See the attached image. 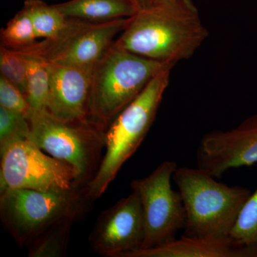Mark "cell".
Listing matches in <instances>:
<instances>
[{"label": "cell", "instance_id": "6da1fadb", "mask_svg": "<svg viewBox=\"0 0 257 257\" xmlns=\"http://www.w3.org/2000/svg\"><path fill=\"white\" fill-rule=\"evenodd\" d=\"M209 35L192 0H169L139 10L114 45L150 60H188Z\"/></svg>", "mask_w": 257, "mask_h": 257}, {"label": "cell", "instance_id": "7a4b0ae2", "mask_svg": "<svg viewBox=\"0 0 257 257\" xmlns=\"http://www.w3.org/2000/svg\"><path fill=\"white\" fill-rule=\"evenodd\" d=\"M185 207L184 235L190 237H229L249 189L229 186L199 167H178L173 175Z\"/></svg>", "mask_w": 257, "mask_h": 257}, {"label": "cell", "instance_id": "3957f363", "mask_svg": "<svg viewBox=\"0 0 257 257\" xmlns=\"http://www.w3.org/2000/svg\"><path fill=\"white\" fill-rule=\"evenodd\" d=\"M174 67L113 44L93 66L89 104L91 119L107 128L157 74Z\"/></svg>", "mask_w": 257, "mask_h": 257}, {"label": "cell", "instance_id": "277c9868", "mask_svg": "<svg viewBox=\"0 0 257 257\" xmlns=\"http://www.w3.org/2000/svg\"><path fill=\"white\" fill-rule=\"evenodd\" d=\"M171 70L167 69L157 74L106 128L105 155L94 178L86 188L91 201L105 192L121 167L146 138L170 84Z\"/></svg>", "mask_w": 257, "mask_h": 257}, {"label": "cell", "instance_id": "5b68a950", "mask_svg": "<svg viewBox=\"0 0 257 257\" xmlns=\"http://www.w3.org/2000/svg\"><path fill=\"white\" fill-rule=\"evenodd\" d=\"M30 140L39 148L72 166L79 184L87 187L100 165L106 128L92 119L66 121L47 109L32 111Z\"/></svg>", "mask_w": 257, "mask_h": 257}, {"label": "cell", "instance_id": "8992f818", "mask_svg": "<svg viewBox=\"0 0 257 257\" xmlns=\"http://www.w3.org/2000/svg\"><path fill=\"white\" fill-rule=\"evenodd\" d=\"M90 201L86 187L52 192L5 188L0 189V217L16 242L28 246L56 221L82 215Z\"/></svg>", "mask_w": 257, "mask_h": 257}, {"label": "cell", "instance_id": "52a82bcc", "mask_svg": "<svg viewBox=\"0 0 257 257\" xmlns=\"http://www.w3.org/2000/svg\"><path fill=\"white\" fill-rule=\"evenodd\" d=\"M130 21V18L107 22L67 18L55 36L19 52L61 65L93 66L112 46L115 37L124 31Z\"/></svg>", "mask_w": 257, "mask_h": 257}, {"label": "cell", "instance_id": "ba28073f", "mask_svg": "<svg viewBox=\"0 0 257 257\" xmlns=\"http://www.w3.org/2000/svg\"><path fill=\"white\" fill-rule=\"evenodd\" d=\"M177 168L175 162L165 161L150 175L130 183L141 202L145 219V239L140 248L170 243L185 227L187 214L183 200L179 191L172 187Z\"/></svg>", "mask_w": 257, "mask_h": 257}, {"label": "cell", "instance_id": "9c48e42d", "mask_svg": "<svg viewBox=\"0 0 257 257\" xmlns=\"http://www.w3.org/2000/svg\"><path fill=\"white\" fill-rule=\"evenodd\" d=\"M42 151L30 140H25L0 152V189L52 192L85 187L79 184L72 166Z\"/></svg>", "mask_w": 257, "mask_h": 257}, {"label": "cell", "instance_id": "30bf717a", "mask_svg": "<svg viewBox=\"0 0 257 257\" xmlns=\"http://www.w3.org/2000/svg\"><path fill=\"white\" fill-rule=\"evenodd\" d=\"M145 231L143 207L133 192L101 213L88 241L101 256L121 257L142 247Z\"/></svg>", "mask_w": 257, "mask_h": 257}, {"label": "cell", "instance_id": "8fae6325", "mask_svg": "<svg viewBox=\"0 0 257 257\" xmlns=\"http://www.w3.org/2000/svg\"><path fill=\"white\" fill-rule=\"evenodd\" d=\"M197 167L216 178L230 169L257 163V114L229 130L206 134L197 150Z\"/></svg>", "mask_w": 257, "mask_h": 257}, {"label": "cell", "instance_id": "7c38bea8", "mask_svg": "<svg viewBox=\"0 0 257 257\" xmlns=\"http://www.w3.org/2000/svg\"><path fill=\"white\" fill-rule=\"evenodd\" d=\"M45 62L50 74L47 110L66 121L91 119L89 104L94 65L71 67Z\"/></svg>", "mask_w": 257, "mask_h": 257}, {"label": "cell", "instance_id": "4fadbf2b", "mask_svg": "<svg viewBox=\"0 0 257 257\" xmlns=\"http://www.w3.org/2000/svg\"><path fill=\"white\" fill-rule=\"evenodd\" d=\"M121 257H257V248L239 244L229 236L215 239L183 235L166 244L140 248Z\"/></svg>", "mask_w": 257, "mask_h": 257}, {"label": "cell", "instance_id": "5bb4252c", "mask_svg": "<svg viewBox=\"0 0 257 257\" xmlns=\"http://www.w3.org/2000/svg\"><path fill=\"white\" fill-rule=\"evenodd\" d=\"M55 6L66 18L90 22L131 18L138 12L132 0H69Z\"/></svg>", "mask_w": 257, "mask_h": 257}, {"label": "cell", "instance_id": "9a60e30c", "mask_svg": "<svg viewBox=\"0 0 257 257\" xmlns=\"http://www.w3.org/2000/svg\"><path fill=\"white\" fill-rule=\"evenodd\" d=\"M77 214L65 216L29 243L28 256L62 257L67 252L71 228L79 218Z\"/></svg>", "mask_w": 257, "mask_h": 257}, {"label": "cell", "instance_id": "2e32d148", "mask_svg": "<svg viewBox=\"0 0 257 257\" xmlns=\"http://www.w3.org/2000/svg\"><path fill=\"white\" fill-rule=\"evenodd\" d=\"M23 8L30 15L37 38L55 36L67 20L55 5H47L42 0H25Z\"/></svg>", "mask_w": 257, "mask_h": 257}, {"label": "cell", "instance_id": "e0dca14e", "mask_svg": "<svg viewBox=\"0 0 257 257\" xmlns=\"http://www.w3.org/2000/svg\"><path fill=\"white\" fill-rule=\"evenodd\" d=\"M25 55L28 61V84L25 94L27 100L33 111L47 109L50 74L46 62L33 56Z\"/></svg>", "mask_w": 257, "mask_h": 257}, {"label": "cell", "instance_id": "ac0fdd59", "mask_svg": "<svg viewBox=\"0 0 257 257\" xmlns=\"http://www.w3.org/2000/svg\"><path fill=\"white\" fill-rule=\"evenodd\" d=\"M1 46L15 51H22L36 42V33L28 12L23 8L2 29Z\"/></svg>", "mask_w": 257, "mask_h": 257}, {"label": "cell", "instance_id": "d6986e66", "mask_svg": "<svg viewBox=\"0 0 257 257\" xmlns=\"http://www.w3.org/2000/svg\"><path fill=\"white\" fill-rule=\"evenodd\" d=\"M229 237L243 246L257 248V188L241 208Z\"/></svg>", "mask_w": 257, "mask_h": 257}, {"label": "cell", "instance_id": "ffe728a7", "mask_svg": "<svg viewBox=\"0 0 257 257\" xmlns=\"http://www.w3.org/2000/svg\"><path fill=\"white\" fill-rule=\"evenodd\" d=\"M0 72L1 76L13 83L25 95L28 84V61L25 54L1 46Z\"/></svg>", "mask_w": 257, "mask_h": 257}, {"label": "cell", "instance_id": "44dd1931", "mask_svg": "<svg viewBox=\"0 0 257 257\" xmlns=\"http://www.w3.org/2000/svg\"><path fill=\"white\" fill-rule=\"evenodd\" d=\"M30 136L31 128L26 117L0 106V152L15 142L30 140Z\"/></svg>", "mask_w": 257, "mask_h": 257}, {"label": "cell", "instance_id": "7402d4cb", "mask_svg": "<svg viewBox=\"0 0 257 257\" xmlns=\"http://www.w3.org/2000/svg\"><path fill=\"white\" fill-rule=\"evenodd\" d=\"M0 106L23 115L28 119L33 111L25 94L3 76L0 77Z\"/></svg>", "mask_w": 257, "mask_h": 257}, {"label": "cell", "instance_id": "603a6c76", "mask_svg": "<svg viewBox=\"0 0 257 257\" xmlns=\"http://www.w3.org/2000/svg\"><path fill=\"white\" fill-rule=\"evenodd\" d=\"M132 1L138 8V11L150 6V3H151V0H132Z\"/></svg>", "mask_w": 257, "mask_h": 257}, {"label": "cell", "instance_id": "cb8c5ba5", "mask_svg": "<svg viewBox=\"0 0 257 257\" xmlns=\"http://www.w3.org/2000/svg\"><path fill=\"white\" fill-rule=\"evenodd\" d=\"M169 1V0H151L150 5L156 4V3H163V2Z\"/></svg>", "mask_w": 257, "mask_h": 257}]
</instances>
